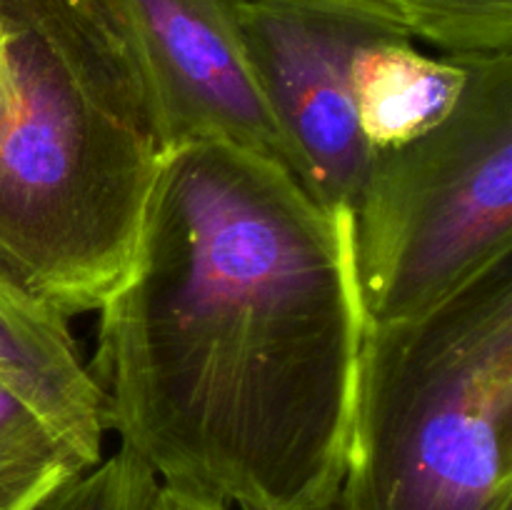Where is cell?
I'll list each match as a JSON object with an SVG mask.
<instances>
[{
    "label": "cell",
    "instance_id": "cell-1",
    "mask_svg": "<svg viewBox=\"0 0 512 510\" xmlns=\"http://www.w3.org/2000/svg\"><path fill=\"white\" fill-rule=\"evenodd\" d=\"M88 363L105 430L158 483L235 510H323L348 453L365 315L353 225L278 160L163 155Z\"/></svg>",
    "mask_w": 512,
    "mask_h": 510
},
{
    "label": "cell",
    "instance_id": "cell-2",
    "mask_svg": "<svg viewBox=\"0 0 512 510\" xmlns=\"http://www.w3.org/2000/svg\"><path fill=\"white\" fill-rule=\"evenodd\" d=\"M163 148L93 0H0V275L65 318L123 275Z\"/></svg>",
    "mask_w": 512,
    "mask_h": 510
},
{
    "label": "cell",
    "instance_id": "cell-3",
    "mask_svg": "<svg viewBox=\"0 0 512 510\" xmlns=\"http://www.w3.org/2000/svg\"><path fill=\"white\" fill-rule=\"evenodd\" d=\"M338 510H512V255L423 315L365 320Z\"/></svg>",
    "mask_w": 512,
    "mask_h": 510
},
{
    "label": "cell",
    "instance_id": "cell-4",
    "mask_svg": "<svg viewBox=\"0 0 512 510\" xmlns=\"http://www.w3.org/2000/svg\"><path fill=\"white\" fill-rule=\"evenodd\" d=\"M463 58L453 110L365 173L353 265L373 323L428 313L512 255V53Z\"/></svg>",
    "mask_w": 512,
    "mask_h": 510
},
{
    "label": "cell",
    "instance_id": "cell-5",
    "mask_svg": "<svg viewBox=\"0 0 512 510\" xmlns=\"http://www.w3.org/2000/svg\"><path fill=\"white\" fill-rule=\"evenodd\" d=\"M250 60L290 173L328 215L353 225L373 160L355 113V63L373 45L413 38L363 0H238Z\"/></svg>",
    "mask_w": 512,
    "mask_h": 510
},
{
    "label": "cell",
    "instance_id": "cell-6",
    "mask_svg": "<svg viewBox=\"0 0 512 510\" xmlns=\"http://www.w3.org/2000/svg\"><path fill=\"white\" fill-rule=\"evenodd\" d=\"M93 3L138 78L163 153L228 143L290 170L250 60L238 0Z\"/></svg>",
    "mask_w": 512,
    "mask_h": 510
},
{
    "label": "cell",
    "instance_id": "cell-7",
    "mask_svg": "<svg viewBox=\"0 0 512 510\" xmlns=\"http://www.w3.org/2000/svg\"><path fill=\"white\" fill-rule=\"evenodd\" d=\"M0 380L90 460L103 458L105 420L68 318L0 275Z\"/></svg>",
    "mask_w": 512,
    "mask_h": 510
},
{
    "label": "cell",
    "instance_id": "cell-8",
    "mask_svg": "<svg viewBox=\"0 0 512 510\" xmlns=\"http://www.w3.org/2000/svg\"><path fill=\"white\" fill-rule=\"evenodd\" d=\"M468 80L463 55H425L413 38L365 50L355 63V113L370 153L400 148L428 133L458 103Z\"/></svg>",
    "mask_w": 512,
    "mask_h": 510
},
{
    "label": "cell",
    "instance_id": "cell-9",
    "mask_svg": "<svg viewBox=\"0 0 512 510\" xmlns=\"http://www.w3.org/2000/svg\"><path fill=\"white\" fill-rule=\"evenodd\" d=\"M98 463L0 380V510H38Z\"/></svg>",
    "mask_w": 512,
    "mask_h": 510
},
{
    "label": "cell",
    "instance_id": "cell-10",
    "mask_svg": "<svg viewBox=\"0 0 512 510\" xmlns=\"http://www.w3.org/2000/svg\"><path fill=\"white\" fill-rule=\"evenodd\" d=\"M445 55L512 53V0H363Z\"/></svg>",
    "mask_w": 512,
    "mask_h": 510
},
{
    "label": "cell",
    "instance_id": "cell-11",
    "mask_svg": "<svg viewBox=\"0 0 512 510\" xmlns=\"http://www.w3.org/2000/svg\"><path fill=\"white\" fill-rule=\"evenodd\" d=\"M155 488L158 478L153 470L138 455L118 448L38 510H148Z\"/></svg>",
    "mask_w": 512,
    "mask_h": 510
},
{
    "label": "cell",
    "instance_id": "cell-12",
    "mask_svg": "<svg viewBox=\"0 0 512 510\" xmlns=\"http://www.w3.org/2000/svg\"><path fill=\"white\" fill-rule=\"evenodd\" d=\"M148 510H235L233 505L223 500L205 498V495L188 493V490L170 488V485L158 483L153 498H150Z\"/></svg>",
    "mask_w": 512,
    "mask_h": 510
},
{
    "label": "cell",
    "instance_id": "cell-13",
    "mask_svg": "<svg viewBox=\"0 0 512 510\" xmlns=\"http://www.w3.org/2000/svg\"><path fill=\"white\" fill-rule=\"evenodd\" d=\"M323 510H338V505H335V500H333V503H330L328 508H323Z\"/></svg>",
    "mask_w": 512,
    "mask_h": 510
}]
</instances>
